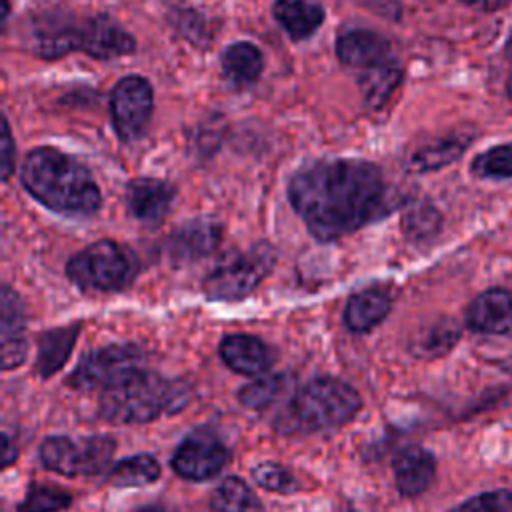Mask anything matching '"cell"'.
Here are the masks:
<instances>
[{
    "instance_id": "obj_8",
    "label": "cell",
    "mask_w": 512,
    "mask_h": 512,
    "mask_svg": "<svg viewBox=\"0 0 512 512\" xmlns=\"http://www.w3.org/2000/svg\"><path fill=\"white\" fill-rule=\"evenodd\" d=\"M22 40L28 52L40 60H58L70 52H82V18L62 8H48L28 16Z\"/></svg>"
},
{
    "instance_id": "obj_40",
    "label": "cell",
    "mask_w": 512,
    "mask_h": 512,
    "mask_svg": "<svg viewBox=\"0 0 512 512\" xmlns=\"http://www.w3.org/2000/svg\"><path fill=\"white\" fill-rule=\"evenodd\" d=\"M130 512H172L166 504H162V502H148V504H140V506H136L134 510H130Z\"/></svg>"
},
{
    "instance_id": "obj_25",
    "label": "cell",
    "mask_w": 512,
    "mask_h": 512,
    "mask_svg": "<svg viewBox=\"0 0 512 512\" xmlns=\"http://www.w3.org/2000/svg\"><path fill=\"white\" fill-rule=\"evenodd\" d=\"M468 142H470L468 136H458V134L428 142L410 154L406 166L410 172H416V174L440 170L452 164L454 160H458L468 148Z\"/></svg>"
},
{
    "instance_id": "obj_30",
    "label": "cell",
    "mask_w": 512,
    "mask_h": 512,
    "mask_svg": "<svg viewBox=\"0 0 512 512\" xmlns=\"http://www.w3.org/2000/svg\"><path fill=\"white\" fill-rule=\"evenodd\" d=\"M442 226L440 212L428 202L412 204L402 218V230L412 242H424L438 234Z\"/></svg>"
},
{
    "instance_id": "obj_37",
    "label": "cell",
    "mask_w": 512,
    "mask_h": 512,
    "mask_svg": "<svg viewBox=\"0 0 512 512\" xmlns=\"http://www.w3.org/2000/svg\"><path fill=\"white\" fill-rule=\"evenodd\" d=\"M16 166V144L12 138V128L8 118L2 120V180L8 182Z\"/></svg>"
},
{
    "instance_id": "obj_19",
    "label": "cell",
    "mask_w": 512,
    "mask_h": 512,
    "mask_svg": "<svg viewBox=\"0 0 512 512\" xmlns=\"http://www.w3.org/2000/svg\"><path fill=\"white\" fill-rule=\"evenodd\" d=\"M436 476V458L432 452L410 446L394 458V482L402 496L414 498L430 488Z\"/></svg>"
},
{
    "instance_id": "obj_23",
    "label": "cell",
    "mask_w": 512,
    "mask_h": 512,
    "mask_svg": "<svg viewBox=\"0 0 512 512\" xmlns=\"http://www.w3.org/2000/svg\"><path fill=\"white\" fill-rule=\"evenodd\" d=\"M80 334V324L58 326L54 330L42 332L38 338V356H36V372L42 378H50L56 374L68 360L76 338Z\"/></svg>"
},
{
    "instance_id": "obj_20",
    "label": "cell",
    "mask_w": 512,
    "mask_h": 512,
    "mask_svg": "<svg viewBox=\"0 0 512 512\" xmlns=\"http://www.w3.org/2000/svg\"><path fill=\"white\" fill-rule=\"evenodd\" d=\"M392 308V296L386 288H366L350 296L344 308V324L350 332L362 334L378 326Z\"/></svg>"
},
{
    "instance_id": "obj_10",
    "label": "cell",
    "mask_w": 512,
    "mask_h": 512,
    "mask_svg": "<svg viewBox=\"0 0 512 512\" xmlns=\"http://www.w3.org/2000/svg\"><path fill=\"white\" fill-rule=\"evenodd\" d=\"M154 110V90L148 78L130 74L120 78L110 92V120L122 142H134L144 132Z\"/></svg>"
},
{
    "instance_id": "obj_6",
    "label": "cell",
    "mask_w": 512,
    "mask_h": 512,
    "mask_svg": "<svg viewBox=\"0 0 512 512\" xmlns=\"http://www.w3.org/2000/svg\"><path fill=\"white\" fill-rule=\"evenodd\" d=\"M276 252L260 242L248 250L228 252L204 278V294L210 300L234 302L246 298L272 270Z\"/></svg>"
},
{
    "instance_id": "obj_22",
    "label": "cell",
    "mask_w": 512,
    "mask_h": 512,
    "mask_svg": "<svg viewBox=\"0 0 512 512\" xmlns=\"http://www.w3.org/2000/svg\"><path fill=\"white\" fill-rule=\"evenodd\" d=\"M222 74L224 78L236 88L252 86L262 70H264V56L262 50L252 42H232L224 48L220 56Z\"/></svg>"
},
{
    "instance_id": "obj_4",
    "label": "cell",
    "mask_w": 512,
    "mask_h": 512,
    "mask_svg": "<svg viewBox=\"0 0 512 512\" xmlns=\"http://www.w3.org/2000/svg\"><path fill=\"white\" fill-rule=\"evenodd\" d=\"M362 406L358 392L344 380L316 376L280 410L274 428L282 434L328 432L350 422Z\"/></svg>"
},
{
    "instance_id": "obj_31",
    "label": "cell",
    "mask_w": 512,
    "mask_h": 512,
    "mask_svg": "<svg viewBox=\"0 0 512 512\" xmlns=\"http://www.w3.org/2000/svg\"><path fill=\"white\" fill-rule=\"evenodd\" d=\"M72 504V496L54 484L34 482L20 500L16 512H62Z\"/></svg>"
},
{
    "instance_id": "obj_17",
    "label": "cell",
    "mask_w": 512,
    "mask_h": 512,
    "mask_svg": "<svg viewBox=\"0 0 512 512\" xmlns=\"http://www.w3.org/2000/svg\"><path fill=\"white\" fill-rule=\"evenodd\" d=\"M466 326L478 334L512 336V292L490 288L478 294L466 310Z\"/></svg>"
},
{
    "instance_id": "obj_15",
    "label": "cell",
    "mask_w": 512,
    "mask_h": 512,
    "mask_svg": "<svg viewBox=\"0 0 512 512\" xmlns=\"http://www.w3.org/2000/svg\"><path fill=\"white\" fill-rule=\"evenodd\" d=\"M172 184L158 178H134L126 186V208L132 218L146 226L160 224L174 202Z\"/></svg>"
},
{
    "instance_id": "obj_36",
    "label": "cell",
    "mask_w": 512,
    "mask_h": 512,
    "mask_svg": "<svg viewBox=\"0 0 512 512\" xmlns=\"http://www.w3.org/2000/svg\"><path fill=\"white\" fill-rule=\"evenodd\" d=\"M224 128H226V122L220 114H212L202 124H198L196 136H194V148L198 150L200 156H212L220 148Z\"/></svg>"
},
{
    "instance_id": "obj_1",
    "label": "cell",
    "mask_w": 512,
    "mask_h": 512,
    "mask_svg": "<svg viewBox=\"0 0 512 512\" xmlns=\"http://www.w3.org/2000/svg\"><path fill=\"white\" fill-rule=\"evenodd\" d=\"M288 200L316 240L332 242L386 218L402 196L368 160L322 158L292 174Z\"/></svg>"
},
{
    "instance_id": "obj_21",
    "label": "cell",
    "mask_w": 512,
    "mask_h": 512,
    "mask_svg": "<svg viewBox=\"0 0 512 512\" xmlns=\"http://www.w3.org/2000/svg\"><path fill=\"white\" fill-rule=\"evenodd\" d=\"M272 16L292 40H306L324 24L326 10L314 0H274Z\"/></svg>"
},
{
    "instance_id": "obj_7",
    "label": "cell",
    "mask_w": 512,
    "mask_h": 512,
    "mask_svg": "<svg viewBox=\"0 0 512 512\" xmlns=\"http://www.w3.org/2000/svg\"><path fill=\"white\" fill-rule=\"evenodd\" d=\"M116 452V440L106 434L72 440L68 436H50L40 446L44 468L62 476H96L108 470Z\"/></svg>"
},
{
    "instance_id": "obj_18",
    "label": "cell",
    "mask_w": 512,
    "mask_h": 512,
    "mask_svg": "<svg viewBox=\"0 0 512 512\" xmlns=\"http://www.w3.org/2000/svg\"><path fill=\"white\" fill-rule=\"evenodd\" d=\"M220 356L224 364L244 376H258L266 372L272 362V350L256 336L230 334L220 342Z\"/></svg>"
},
{
    "instance_id": "obj_12",
    "label": "cell",
    "mask_w": 512,
    "mask_h": 512,
    "mask_svg": "<svg viewBox=\"0 0 512 512\" xmlns=\"http://www.w3.org/2000/svg\"><path fill=\"white\" fill-rule=\"evenodd\" d=\"M222 240V226L212 218H196L184 222L166 238V254L176 266L194 264L210 256Z\"/></svg>"
},
{
    "instance_id": "obj_11",
    "label": "cell",
    "mask_w": 512,
    "mask_h": 512,
    "mask_svg": "<svg viewBox=\"0 0 512 512\" xmlns=\"http://www.w3.org/2000/svg\"><path fill=\"white\" fill-rule=\"evenodd\" d=\"M228 456V448L210 428H198L176 448L172 468L178 476L200 482L216 476L228 464Z\"/></svg>"
},
{
    "instance_id": "obj_34",
    "label": "cell",
    "mask_w": 512,
    "mask_h": 512,
    "mask_svg": "<svg viewBox=\"0 0 512 512\" xmlns=\"http://www.w3.org/2000/svg\"><path fill=\"white\" fill-rule=\"evenodd\" d=\"M450 512H512V488H496L480 492Z\"/></svg>"
},
{
    "instance_id": "obj_43",
    "label": "cell",
    "mask_w": 512,
    "mask_h": 512,
    "mask_svg": "<svg viewBox=\"0 0 512 512\" xmlns=\"http://www.w3.org/2000/svg\"><path fill=\"white\" fill-rule=\"evenodd\" d=\"M508 56H510V58H512V42H510V44H508Z\"/></svg>"
},
{
    "instance_id": "obj_16",
    "label": "cell",
    "mask_w": 512,
    "mask_h": 512,
    "mask_svg": "<svg viewBox=\"0 0 512 512\" xmlns=\"http://www.w3.org/2000/svg\"><path fill=\"white\" fill-rule=\"evenodd\" d=\"M334 48H336L338 60L344 66L356 68L360 72L394 60L390 42L378 32L366 30V28H352L342 32L336 38Z\"/></svg>"
},
{
    "instance_id": "obj_24",
    "label": "cell",
    "mask_w": 512,
    "mask_h": 512,
    "mask_svg": "<svg viewBox=\"0 0 512 512\" xmlns=\"http://www.w3.org/2000/svg\"><path fill=\"white\" fill-rule=\"evenodd\" d=\"M460 324L454 318H438L426 326H422L412 342H410V352L418 358H438L444 356L446 352H450L454 348V344L460 338Z\"/></svg>"
},
{
    "instance_id": "obj_13",
    "label": "cell",
    "mask_w": 512,
    "mask_h": 512,
    "mask_svg": "<svg viewBox=\"0 0 512 512\" xmlns=\"http://www.w3.org/2000/svg\"><path fill=\"white\" fill-rule=\"evenodd\" d=\"M136 40L112 18L98 14L82 18V52L96 60H116L134 54Z\"/></svg>"
},
{
    "instance_id": "obj_38",
    "label": "cell",
    "mask_w": 512,
    "mask_h": 512,
    "mask_svg": "<svg viewBox=\"0 0 512 512\" xmlns=\"http://www.w3.org/2000/svg\"><path fill=\"white\" fill-rule=\"evenodd\" d=\"M462 2L470 8H476V10H482V12H492V10H498L506 4H510L512 0H462Z\"/></svg>"
},
{
    "instance_id": "obj_39",
    "label": "cell",
    "mask_w": 512,
    "mask_h": 512,
    "mask_svg": "<svg viewBox=\"0 0 512 512\" xmlns=\"http://www.w3.org/2000/svg\"><path fill=\"white\" fill-rule=\"evenodd\" d=\"M16 454H18V448L14 444V440L8 436V434H2V468H8L14 460H16Z\"/></svg>"
},
{
    "instance_id": "obj_26",
    "label": "cell",
    "mask_w": 512,
    "mask_h": 512,
    "mask_svg": "<svg viewBox=\"0 0 512 512\" xmlns=\"http://www.w3.org/2000/svg\"><path fill=\"white\" fill-rule=\"evenodd\" d=\"M400 82H402V68L396 58L386 64L360 72V88H362L366 108L380 110L390 100V96L400 86Z\"/></svg>"
},
{
    "instance_id": "obj_2",
    "label": "cell",
    "mask_w": 512,
    "mask_h": 512,
    "mask_svg": "<svg viewBox=\"0 0 512 512\" xmlns=\"http://www.w3.org/2000/svg\"><path fill=\"white\" fill-rule=\"evenodd\" d=\"M20 182L32 198L58 214L92 216L102 204L92 172L74 156L52 146H38L26 154Z\"/></svg>"
},
{
    "instance_id": "obj_28",
    "label": "cell",
    "mask_w": 512,
    "mask_h": 512,
    "mask_svg": "<svg viewBox=\"0 0 512 512\" xmlns=\"http://www.w3.org/2000/svg\"><path fill=\"white\" fill-rule=\"evenodd\" d=\"M160 478V464L150 454H134L108 470V482L118 488L146 486Z\"/></svg>"
},
{
    "instance_id": "obj_14",
    "label": "cell",
    "mask_w": 512,
    "mask_h": 512,
    "mask_svg": "<svg viewBox=\"0 0 512 512\" xmlns=\"http://www.w3.org/2000/svg\"><path fill=\"white\" fill-rule=\"evenodd\" d=\"M0 326H2V370H14L24 364L28 354L26 340V310L24 304L8 284L2 286L0 296Z\"/></svg>"
},
{
    "instance_id": "obj_41",
    "label": "cell",
    "mask_w": 512,
    "mask_h": 512,
    "mask_svg": "<svg viewBox=\"0 0 512 512\" xmlns=\"http://www.w3.org/2000/svg\"><path fill=\"white\" fill-rule=\"evenodd\" d=\"M8 18H10V0H2V28H6Z\"/></svg>"
},
{
    "instance_id": "obj_5",
    "label": "cell",
    "mask_w": 512,
    "mask_h": 512,
    "mask_svg": "<svg viewBox=\"0 0 512 512\" xmlns=\"http://www.w3.org/2000/svg\"><path fill=\"white\" fill-rule=\"evenodd\" d=\"M140 268L136 254L114 240H98L66 264V274L82 292H120L132 284Z\"/></svg>"
},
{
    "instance_id": "obj_42",
    "label": "cell",
    "mask_w": 512,
    "mask_h": 512,
    "mask_svg": "<svg viewBox=\"0 0 512 512\" xmlns=\"http://www.w3.org/2000/svg\"><path fill=\"white\" fill-rule=\"evenodd\" d=\"M508 96H510V100H512V76H510V80H508Z\"/></svg>"
},
{
    "instance_id": "obj_3",
    "label": "cell",
    "mask_w": 512,
    "mask_h": 512,
    "mask_svg": "<svg viewBox=\"0 0 512 512\" xmlns=\"http://www.w3.org/2000/svg\"><path fill=\"white\" fill-rule=\"evenodd\" d=\"M188 400L190 390L182 380L138 368L100 392L98 414L112 424H146L180 412Z\"/></svg>"
},
{
    "instance_id": "obj_35",
    "label": "cell",
    "mask_w": 512,
    "mask_h": 512,
    "mask_svg": "<svg viewBox=\"0 0 512 512\" xmlns=\"http://www.w3.org/2000/svg\"><path fill=\"white\" fill-rule=\"evenodd\" d=\"M254 480L258 486L272 490V492H280V494H290L298 490V480L280 464L276 462H262L254 468L252 472Z\"/></svg>"
},
{
    "instance_id": "obj_9",
    "label": "cell",
    "mask_w": 512,
    "mask_h": 512,
    "mask_svg": "<svg viewBox=\"0 0 512 512\" xmlns=\"http://www.w3.org/2000/svg\"><path fill=\"white\" fill-rule=\"evenodd\" d=\"M144 352L136 344H108L88 352L66 378V386L80 392L106 390L142 368Z\"/></svg>"
},
{
    "instance_id": "obj_29",
    "label": "cell",
    "mask_w": 512,
    "mask_h": 512,
    "mask_svg": "<svg viewBox=\"0 0 512 512\" xmlns=\"http://www.w3.org/2000/svg\"><path fill=\"white\" fill-rule=\"evenodd\" d=\"M290 386L286 374H266L238 390V400L250 410H266L272 406Z\"/></svg>"
},
{
    "instance_id": "obj_32",
    "label": "cell",
    "mask_w": 512,
    "mask_h": 512,
    "mask_svg": "<svg viewBox=\"0 0 512 512\" xmlns=\"http://www.w3.org/2000/svg\"><path fill=\"white\" fill-rule=\"evenodd\" d=\"M470 172L476 178H490V180L512 178V142L498 144L478 154L470 164Z\"/></svg>"
},
{
    "instance_id": "obj_33",
    "label": "cell",
    "mask_w": 512,
    "mask_h": 512,
    "mask_svg": "<svg viewBox=\"0 0 512 512\" xmlns=\"http://www.w3.org/2000/svg\"><path fill=\"white\" fill-rule=\"evenodd\" d=\"M168 20L180 36H184L188 42H192L196 46H206V42L210 40L206 20L202 18L200 12H196L192 8L174 6L168 12Z\"/></svg>"
},
{
    "instance_id": "obj_27",
    "label": "cell",
    "mask_w": 512,
    "mask_h": 512,
    "mask_svg": "<svg viewBox=\"0 0 512 512\" xmlns=\"http://www.w3.org/2000/svg\"><path fill=\"white\" fill-rule=\"evenodd\" d=\"M210 508L212 512H264L252 488L236 476H228L216 486L210 496Z\"/></svg>"
}]
</instances>
